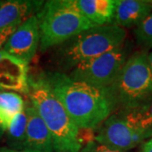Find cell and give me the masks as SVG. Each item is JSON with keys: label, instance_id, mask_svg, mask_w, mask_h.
<instances>
[{"label": "cell", "instance_id": "1", "mask_svg": "<svg viewBox=\"0 0 152 152\" xmlns=\"http://www.w3.org/2000/svg\"><path fill=\"white\" fill-rule=\"evenodd\" d=\"M42 76L80 130L97 129L113 113L103 90L74 80L64 72H48Z\"/></svg>", "mask_w": 152, "mask_h": 152}, {"label": "cell", "instance_id": "2", "mask_svg": "<svg viewBox=\"0 0 152 152\" xmlns=\"http://www.w3.org/2000/svg\"><path fill=\"white\" fill-rule=\"evenodd\" d=\"M31 102L51 134L54 152H79L83 147L80 129L53 92L44 77L28 78Z\"/></svg>", "mask_w": 152, "mask_h": 152}, {"label": "cell", "instance_id": "3", "mask_svg": "<svg viewBox=\"0 0 152 152\" xmlns=\"http://www.w3.org/2000/svg\"><path fill=\"white\" fill-rule=\"evenodd\" d=\"M104 92L113 108V113L152 102V73L146 51L130 55Z\"/></svg>", "mask_w": 152, "mask_h": 152}, {"label": "cell", "instance_id": "4", "mask_svg": "<svg viewBox=\"0 0 152 152\" xmlns=\"http://www.w3.org/2000/svg\"><path fill=\"white\" fill-rule=\"evenodd\" d=\"M127 31L115 25L94 26L79 33L58 46L54 59L63 70L102 55L125 43Z\"/></svg>", "mask_w": 152, "mask_h": 152}, {"label": "cell", "instance_id": "5", "mask_svg": "<svg viewBox=\"0 0 152 152\" xmlns=\"http://www.w3.org/2000/svg\"><path fill=\"white\" fill-rule=\"evenodd\" d=\"M41 52L59 46L87 29L92 24L75 8L71 0H51L44 3L37 15Z\"/></svg>", "mask_w": 152, "mask_h": 152}, {"label": "cell", "instance_id": "6", "mask_svg": "<svg viewBox=\"0 0 152 152\" xmlns=\"http://www.w3.org/2000/svg\"><path fill=\"white\" fill-rule=\"evenodd\" d=\"M129 57V49L125 43L92 59L75 67L68 74L72 80L86 83L105 90L114 81Z\"/></svg>", "mask_w": 152, "mask_h": 152}, {"label": "cell", "instance_id": "7", "mask_svg": "<svg viewBox=\"0 0 152 152\" xmlns=\"http://www.w3.org/2000/svg\"><path fill=\"white\" fill-rule=\"evenodd\" d=\"M94 140L117 151L127 152L151 137L132 128L118 114L113 113L97 128Z\"/></svg>", "mask_w": 152, "mask_h": 152}, {"label": "cell", "instance_id": "8", "mask_svg": "<svg viewBox=\"0 0 152 152\" xmlns=\"http://www.w3.org/2000/svg\"><path fill=\"white\" fill-rule=\"evenodd\" d=\"M39 44V19L37 15H31L17 27L6 42L3 50L28 64L37 53Z\"/></svg>", "mask_w": 152, "mask_h": 152}, {"label": "cell", "instance_id": "9", "mask_svg": "<svg viewBox=\"0 0 152 152\" xmlns=\"http://www.w3.org/2000/svg\"><path fill=\"white\" fill-rule=\"evenodd\" d=\"M25 111L27 115V127L22 151L54 152L51 134L30 99L25 102Z\"/></svg>", "mask_w": 152, "mask_h": 152}, {"label": "cell", "instance_id": "10", "mask_svg": "<svg viewBox=\"0 0 152 152\" xmlns=\"http://www.w3.org/2000/svg\"><path fill=\"white\" fill-rule=\"evenodd\" d=\"M28 64L0 51V89L28 93Z\"/></svg>", "mask_w": 152, "mask_h": 152}, {"label": "cell", "instance_id": "11", "mask_svg": "<svg viewBox=\"0 0 152 152\" xmlns=\"http://www.w3.org/2000/svg\"><path fill=\"white\" fill-rule=\"evenodd\" d=\"M152 13V0H117L113 25L137 27Z\"/></svg>", "mask_w": 152, "mask_h": 152}, {"label": "cell", "instance_id": "12", "mask_svg": "<svg viewBox=\"0 0 152 152\" xmlns=\"http://www.w3.org/2000/svg\"><path fill=\"white\" fill-rule=\"evenodd\" d=\"M117 0H71L72 4L94 26L113 25Z\"/></svg>", "mask_w": 152, "mask_h": 152}, {"label": "cell", "instance_id": "13", "mask_svg": "<svg viewBox=\"0 0 152 152\" xmlns=\"http://www.w3.org/2000/svg\"><path fill=\"white\" fill-rule=\"evenodd\" d=\"M43 5V1L15 0L4 3L0 5V31L14 26H20Z\"/></svg>", "mask_w": 152, "mask_h": 152}, {"label": "cell", "instance_id": "14", "mask_svg": "<svg viewBox=\"0 0 152 152\" xmlns=\"http://www.w3.org/2000/svg\"><path fill=\"white\" fill-rule=\"evenodd\" d=\"M115 113L124 118L134 129L152 137V102L136 108Z\"/></svg>", "mask_w": 152, "mask_h": 152}, {"label": "cell", "instance_id": "15", "mask_svg": "<svg viewBox=\"0 0 152 152\" xmlns=\"http://www.w3.org/2000/svg\"><path fill=\"white\" fill-rule=\"evenodd\" d=\"M25 109V102L15 92L0 91V120L7 131L12 119Z\"/></svg>", "mask_w": 152, "mask_h": 152}, {"label": "cell", "instance_id": "16", "mask_svg": "<svg viewBox=\"0 0 152 152\" xmlns=\"http://www.w3.org/2000/svg\"><path fill=\"white\" fill-rule=\"evenodd\" d=\"M27 127V115L25 109L18 113L12 119L9 126L8 132V141L10 149L22 151L23 145L26 140Z\"/></svg>", "mask_w": 152, "mask_h": 152}, {"label": "cell", "instance_id": "17", "mask_svg": "<svg viewBox=\"0 0 152 152\" xmlns=\"http://www.w3.org/2000/svg\"><path fill=\"white\" fill-rule=\"evenodd\" d=\"M134 34L139 46L144 49L152 48V13L135 27Z\"/></svg>", "mask_w": 152, "mask_h": 152}, {"label": "cell", "instance_id": "18", "mask_svg": "<svg viewBox=\"0 0 152 152\" xmlns=\"http://www.w3.org/2000/svg\"><path fill=\"white\" fill-rule=\"evenodd\" d=\"M79 152H124L117 151L112 148L99 144L95 140H90L82 147Z\"/></svg>", "mask_w": 152, "mask_h": 152}, {"label": "cell", "instance_id": "19", "mask_svg": "<svg viewBox=\"0 0 152 152\" xmlns=\"http://www.w3.org/2000/svg\"><path fill=\"white\" fill-rule=\"evenodd\" d=\"M19 26H10V27L5 28L4 30L0 31V51L3 50L4 45H5L6 42L8 41V39L10 37V36L14 33Z\"/></svg>", "mask_w": 152, "mask_h": 152}, {"label": "cell", "instance_id": "20", "mask_svg": "<svg viewBox=\"0 0 152 152\" xmlns=\"http://www.w3.org/2000/svg\"><path fill=\"white\" fill-rule=\"evenodd\" d=\"M140 152H152V137L143 145Z\"/></svg>", "mask_w": 152, "mask_h": 152}, {"label": "cell", "instance_id": "21", "mask_svg": "<svg viewBox=\"0 0 152 152\" xmlns=\"http://www.w3.org/2000/svg\"><path fill=\"white\" fill-rule=\"evenodd\" d=\"M0 152H25V151L13 150V149L8 148V147H1V148H0Z\"/></svg>", "mask_w": 152, "mask_h": 152}, {"label": "cell", "instance_id": "22", "mask_svg": "<svg viewBox=\"0 0 152 152\" xmlns=\"http://www.w3.org/2000/svg\"><path fill=\"white\" fill-rule=\"evenodd\" d=\"M148 62H149V65H150L152 73V52L151 53H148Z\"/></svg>", "mask_w": 152, "mask_h": 152}, {"label": "cell", "instance_id": "23", "mask_svg": "<svg viewBox=\"0 0 152 152\" xmlns=\"http://www.w3.org/2000/svg\"><path fill=\"white\" fill-rule=\"evenodd\" d=\"M4 132H5V130H4V129L2 125V123H1V120H0V135H2Z\"/></svg>", "mask_w": 152, "mask_h": 152}]
</instances>
